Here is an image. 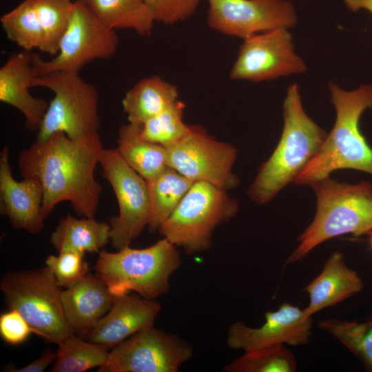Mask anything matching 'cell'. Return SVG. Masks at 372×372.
Returning <instances> with one entry per match:
<instances>
[{
  "label": "cell",
  "instance_id": "1",
  "mask_svg": "<svg viewBox=\"0 0 372 372\" xmlns=\"http://www.w3.org/2000/svg\"><path fill=\"white\" fill-rule=\"evenodd\" d=\"M103 149L98 133L72 140L56 132L19 154L21 176L37 177L42 184L44 219L62 201H69L79 216H94L102 191L94 170Z\"/></svg>",
  "mask_w": 372,
  "mask_h": 372
},
{
  "label": "cell",
  "instance_id": "2",
  "mask_svg": "<svg viewBox=\"0 0 372 372\" xmlns=\"http://www.w3.org/2000/svg\"><path fill=\"white\" fill-rule=\"evenodd\" d=\"M328 87L336 112L335 123L319 150L295 178L293 183L298 185H311L338 169L372 175V148L360 129L362 114L372 110V85H361L350 91L333 82Z\"/></svg>",
  "mask_w": 372,
  "mask_h": 372
},
{
  "label": "cell",
  "instance_id": "3",
  "mask_svg": "<svg viewBox=\"0 0 372 372\" xmlns=\"http://www.w3.org/2000/svg\"><path fill=\"white\" fill-rule=\"evenodd\" d=\"M283 118L280 141L269 159L260 167L247 192L249 197L258 205L269 202L293 182L328 134L306 114L297 83L291 84L287 89Z\"/></svg>",
  "mask_w": 372,
  "mask_h": 372
},
{
  "label": "cell",
  "instance_id": "4",
  "mask_svg": "<svg viewBox=\"0 0 372 372\" xmlns=\"http://www.w3.org/2000/svg\"><path fill=\"white\" fill-rule=\"evenodd\" d=\"M317 198L312 223L298 237V246L286 265L303 259L322 242L346 234L355 236L372 231V184L351 185L327 178L310 185Z\"/></svg>",
  "mask_w": 372,
  "mask_h": 372
},
{
  "label": "cell",
  "instance_id": "5",
  "mask_svg": "<svg viewBox=\"0 0 372 372\" xmlns=\"http://www.w3.org/2000/svg\"><path fill=\"white\" fill-rule=\"evenodd\" d=\"M181 265L178 247L163 238L144 249L130 246L99 252L95 275L114 296L135 291L148 299L167 293L170 276Z\"/></svg>",
  "mask_w": 372,
  "mask_h": 372
},
{
  "label": "cell",
  "instance_id": "6",
  "mask_svg": "<svg viewBox=\"0 0 372 372\" xmlns=\"http://www.w3.org/2000/svg\"><path fill=\"white\" fill-rule=\"evenodd\" d=\"M61 288L47 266L9 272L0 282L10 309L24 318L32 333L57 345L73 333L63 311Z\"/></svg>",
  "mask_w": 372,
  "mask_h": 372
},
{
  "label": "cell",
  "instance_id": "7",
  "mask_svg": "<svg viewBox=\"0 0 372 372\" xmlns=\"http://www.w3.org/2000/svg\"><path fill=\"white\" fill-rule=\"evenodd\" d=\"M238 211L237 200L227 191L196 181L158 231L175 246L193 255L208 250L216 227L234 217Z\"/></svg>",
  "mask_w": 372,
  "mask_h": 372
},
{
  "label": "cell",
  "instance_id": "8",
  "mask_svg": "<svg viewBox=\"0 0 372 372\" xmlns=\"http://www.w3.org/2000/svg\"><path fill=\"white\" fill-rule=\"evenodd\" d=\"M32 87L48 88L54 94L37 131L36 142L43 143L56 132H63L72 140L98 133L99 93L79 72L58 71L34 76Z\"/></svg>",
  "mask_w": 372,
  "mask_h": 372
},
{
  "label": "cell",
  "instance_id": "9",
  "mask_svg": "<svg viewBox=\"0 0 372 372\" xmlns=\"http://www.w3.org/2000/svg\"><path fill=\"white\" fill-rule=\"evenodd\" d=\"M118 45L115 30L103 25L81 1L76 0L55 56L46 61L31 52L34 76L58 71L79 72L94 60L112 56Z\"/></svg>",
  "mask_w": 372,
  "mask_h": 372
},
{
  "label": "cell",
  "instance_id": "10",
  "mask_svg": "<svg viewBox=\"0 0 372 372\" xmlns=\"http://www.w3.org/2000/svg\"><path fill=\"white\" fill-rule=\"evenodd\" d=\"M99 164L115 194L119 213L110 220V239L117 250L130 246L148 225L147 181L122 158L116 148L102 150Z\"/></svg>",
  "mask_w": 372,
  "mask_h": 372
},
{
  "label": "cell",
  "instance_id": "11",
  "mask_svg": "<svg viewBox=\"0 0 372 372\" xmlns=\"http://www.w3.org/2000/svg\"><path fill=\"white\" fill-rule=\"evenodd\" d=\"M165 149L167 166L194 182H207L225 191L239 183L232 172L236 148L217 141L200 125H190L183 139Z\"/></svg>",
  "mask_w": 372,
  "mask_h": 372
},
{
  "label": "cell",
  "instance_id": "12",
  "mask_svg": "<svg viewBox=\"0 0 372 372\" xmlns=\"http://www.w3.org/2000/svg\"><path fill=\"white\" fill-rule=\"evenodd\" d=\"M193 353L188 342L152 326L113 347L97 372H177Z\"/></svg>",
  "mask_w": 372,
  "mask_h": 372
},
{
  "label": "cell",
  "instance_id": "13",
  "mask_svg": "<svg viewBox=\"0 0 372 372\" xmlns=\"http://www.w3.org/2000/svg\"><path fill=\"white\" fill-rule=\"evenodd\" d=\"M306 70L304 61L294 52L288 29L277 28L244 40L229 76L235 80L260 82Z\"/></svg>",
  "mask_w": 372,
  "mask_h": 372
},
{
  "label": "cell",
  "instance_id": "14",
  "mask_svg": "<svg viewBox=\"0 0 372 372\" xmlns=\"http://www.w3.org/2000/svg\"><path fill=\"white\" fill-rule=\"evenodd\" d=\"M207 1L208 25L243 40L273 29H289L297 23L293 6L286 0Z\"/></svg>",
  "mask_w": 372,
  "mask_h": 372
},
{
  "label": "cell",
  "instance_id": "15",
  "mask_svg": "<svg viewBox=\"0 0 372 372\" xmlns=\"http://www.w3.org/2000/svg\"><path fill=\"white\" fill-rule=\"evenodd\" d=\"M311 316L289 302L282 303L276 311L265 313V322L260 327H247L241 321L231 324L226 342L232 349L245 352L287 344H307L311 337Z\"/></svg>",
  "mask_w": 372,
  "mask_h": 372
},
{
  "label": "cell",
  "instance_id": "16",
  "mask_svg": "<svg viewBox=\"0 0 372 372\" xmlns=\"http://www.w3.org/2000/svg\"><path fill=\"white\" fill-rule=\"evenodd\" d=\"M9 147L0 153V213L11 225L31 234L41 232L44 227L41 214L43 191L40 180L34 176L21 181L12 174Z\"/></svg>",
  "mask_w": 372,
  "mask_h": 372
},
{
  "label": "cell",
  "instance_id": "17",
  "mask_svg": "<svg viewBox=\"0 0 372 372\" xmlns=\"http://www.w3.org/2000/svg\"><path fill=\"white\" fill-rule=\"evenodd\" d=\"M161 309L156 299L129 293L114 296L111 309L87 335V340L113 348L136 332L154 326Z\"/></svg>",
  "mask_w": 372,
  "mask_h": 372
},
{
  "label": "cell",
  "instance_id": "18",
  "mask_svg": "<svg viewBox=\"0 0 372 372\" xmlns=\"http://www.w3.org/2000/svg\"><path fill=\"white\" fill-rule=\"evenodd\" d=\"M34 77L31 52L10 56L0 68V101L21 112L29 130L38 131L49 103L30 92Z\"/></svg>",
  "mask_w": 372,
  "mask_h": 372
},
{
  "label": "cell",
  "instance_id": "19",
  "mask_svg": "<svg viewBox=\"0 0 372 372\" xmlns=\"http://www.w3.org/2000/svg\"><path fill=\"white\" fill-rule=\"evenodd\" d=\"M61 298L65 318L73 333L87 336L111 309L114 295L96 275L88 273L61 291Z\"/></svg>",
  "mask_w": 372,
  "mask_h": 372
},
{
  "label": "cell",
  "instance_id": "20",
  "mask_svg": "<svg viewBox=\"0 0 372 372\" xmlns=\"http://www.w3.org/2000/svg\"><path fill=\"white\" fill-rule=\"evenodd\" d=\"M362 288V280L357 272L345 265L342 253L334 251L320 273L303 289L309 296V304L303 309L304 313L311 316L360 292Z\"/></svg>",
  "mask_w": 372,
  "mask_h": 372
},
{
  "label": "cell",
  "instance_id": "21",
  "mask_svg": "<svg viewBox=\"0 0 372 372\" xmlns=\"http://www.w3.org/2000/svg\"><path fill=\"white\" fill-rule=\"evenodd\" d=\"M178 100L175 85L158 76L138 81L122 100L129 123L142 125Z\"/></svg>",
  "mask_w": 372,
  "mask_h": 372
},
{
  "label": "cell",
  "instance_id": "22",
  "mask_svg": "<svg viewBox=\"0 0 372 372\" xmlns=\"http://www.w3.org/2000/svg\"><path fill=\"white\" fill-rule=\"evenodd\" d=\"M105 27L150 34L155 19L143 0H79Z\"/></svg>",
  "mask_w": 372,
  "mask_h": 372
},
{
  "label": "cell",
  "instance_id": "23",
  "mask_svg": "<svg viewBox=\"0 0 372 372\" xmlns=\"http://www.w3.org/2000/svg\"><path fill=\"white\" fill-rule=\"evenodd\" d=\"M141 125L129 123L120 127L116 149L124 161L146 181L167 167L166 149L140 137Z\"/></svg>",
  "mask_w": 372,
  "mask_h": 372
},
{
  "label": "cell",
  "instance_id": "24",
  "mask_svg": "<svg viewBox=\"0 0 372 372\" xmlns=\"http://www.w3.org/2000/svg\"><path fill=\"white\" fill-rule=\"evenodd\" d=\"M110 224L96 221L93 217L78 219L68 214L52 233L50 242L58 252H99L110 240Z\"/></svg>",
  "mask_w": 372,
  "mask_h": 372
},
{
  "label": "cell",
  "instance_id": "25",
  "mask_svg": "<svg viewBox=\"0 0 372 372\" xmlns=\"http://www.w3.org/2000/svg\"><path fill=\"white\" fill-rule=\"evenodd\" d=\"M194 183L169 167L147 181L149 198L147 226L151 232L158 230Z\"/></svg>",
  "mask_w": 372,
  "mask_h": 372
},
{
  "label": "cell",
  "instance_id": "26",
  "mask_svg": "<svg viewBox=\"0 0 372 372\" xmlns=\"http://www.w3.org/2000/svg\"><path fill=\"white\" fill-rule=\"evenodd\" d=\"M58 347L55 362L50 369L52 372H83L100 367L109 354L107 347L85 341L74 333Z\"/></svg>",
  "mask_w": 372,
  "mask_h": 372
},
{
  "label": "cell",
  "instance_id": "27",
  "mask_svg": "<svg viewBox=\"0 0 372 372\" xmlns=\"http://www.w3.org/2000/svg\"><path fill=\"white\" fill-rule=\"evenodd\" d=\"M7 38L23 50H41L43 32L32 0H24L0 18Z\"/></svg>",
  "mask_w": 372,
  "mask_h": 372
},
{
  "label": "cell",
  "instance_id": "28",
  "mask_svg": "<svg viewBox=\"0 0 372 372\" xmlns=\"http://www.w3.org/2000/svg\"><path fill=\"white\" fill-rule=\"evenodd\" d=\"M318 327L334 336L372 371V320L357 322L329 318L320 320Z\"/></svg>",
  "mask_w": 372,
  "mask_h": 372
},
{
  "label": "cell",
  "instance_id": "29",
  "mask_svg": "<svg viewBox=\"0 0 372 372\" xmlns=\"http://www.w3.org/2000/svg\"><path fill=\"white\" fill-rule=\"evenodd\" d=\"M42 27L43 42L40 51L56 55L73 10L72 0H32Z\"/></svg>",
  "mask_w": 372,
  "mask_h": 372
},
{
  "label": "cell",
  "instance_id": "30",
  "mask_svg": "<svg viewBox=\"0 0 372 372\" xmlns=\"http://www.w3.org/2000/svg\"><path fill=\"white\" fill-rule=\"evenodd\" d=\"M185 107V104L177 100L145 122L141 127L140 137L164 147L177 143L186 136L190 127L183 120Z\"/></svg>",
  "mask_w": 372,
  "mask_h": 372
},
{
  "label": "cell",
  "instance_id": "31",
  "mask_svg": "<svg viewBox=\"0 0 372 372\" xmlns=\"http://www.w3.org/2000/svg\"><path fill=\"white\" fill-rule=\"evenodd\" d=\"M226 372H293L296 362L284 344L245 353L223 368Z\"/></svg>",
  "mask_w": 372,
  "mask_h": 372
},
{
  "label": "cell",
  "instance_id": "32",
  "mask_svg": "<svg viewBox=\"0 0 372 372\" xmlns=\"http://www.w3.org/2000/svg\"><path fill=\"white\" fill-rule=\"evenodd\" d=\"M84 256L75 251H62L58 256H48L45 266L51 270L60 287L68 288L88 273L89 265Z\"/></svg>",
  "mask_w": 372,
  "mask_h": 372
},
{
  "label": "cell",
  "instance_id": "33",
  "mask_svg": "<svg viewBox=\"0 0 372 372\" xmlns=\"http://www.w3.org/2000/svg\"><path fill=\"white\" fill-rule=\"evenodd\" d=\"M151 9L155 21L173 24L192 16L199 0H143Z\"/></svg>",
  "mask_w": 372,
  "mask_h": 372
},
{
  "label": "cell",
  "instance_id": "34",
  "mask_svg": "<svg viewBox=\"0 0 372 372\" xmlns=\"http://www.w3.org/2000/svg\"><path fill=\"white\" fill-rule=\"evenodd\" d=\"M32 333L24 318L15 309H10L0 316V334L8 344H18L23 342Z\"/></svg>",
  "mask_w": 372,
  "mask_h": 372
},
{
  "label": "cell",
  "instance_id": "35",
  "mask_svg": "<svg viewBox=\"0 0 372 372\" xmlns=\"http://www.w3.org/2000/svg\"><path fill=\"white\" fill-rule=\"evenodd\" d=\"M56 358V353L52 350H46L38 359L20 369L10 370L13 372H42Z\"/></svg>",
  "mask_w": 372,
  "mask_h": 372
},
{
  "label": "cell",
  "instance_id": "36",
  "mask_svg": "<svg viewBox=\"0 0 372 372\" xmlns=\"http://www.w3.org/2000/svg\"><path fill=\"white\" fill-rule=\"evenodd\" d=\"M347 8L357 12L360 10H366L372 14V0H344Z\"/></svg>",
  "mask_w": 372,
  "mask_h": 372
},
{
  "label": "cell",
  "instance_id": "37",
  "mask_svg": "<svg viewBox=\"0 0 372 372\" xmlns=\"http://www.w3.org/2000/svg\"><path fill=\"white\" fill-rule=\"evenodd\" d=\"M369 234H370L369 243H370L371 247L372 249V231Z\"/></svg>",
  "mask_w": 372,
  "mask_h": 372
}]
</instances>
